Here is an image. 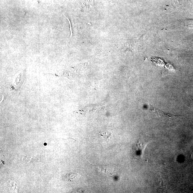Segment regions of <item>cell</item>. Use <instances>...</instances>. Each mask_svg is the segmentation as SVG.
<instances>
[{"label": "cell", "mask_w": 193, "mask_h": 193, "mask_svg": "<svg viewBox=\"0 0 193 193\" xmlns=\"http://www.w3.org/2000/svg\"><path fill=\"white\" fill-rule=\"evenodd\" d=\"M39 159L37 157H32L30 156H24L23 157L22 161L27 163H34L40 161Z\"/></svg>", "instance_id": "obj_4"}, {"label": "cell", "mask_w": 193, "mask_h": 193, "mask_svg": "<svg viewBox=\"0 0 193 193\" xmlns=\"http://www.w3.org/2000/svg\"><path fill=\"white\" fill-rule=\"evenodd\" d=\"M184 0H173V2L175 5L177 6L178 5H182Z\"/></svg>", "instance_id": "obj_5"}, {"label": "cell", "mask_w": 193, "mask_h": 193, "mask_svg": "<svg viewBox=\"0 0 193 193\" xmlns=\"http://www.w3.org/2000/svg\"><path fill=\"white\" fill-rule=\"evenodd\" d=\"M64 16L65 17V15H64ZM66 18L69 21V24H70V30H71V36H72V29H71V22H70V21L69 20V19L68 18H67V17H66Z\"/></svg>", "instance_id": "obj_6"}, {"label": "cell", "mask_w": 193, "mask_h": 193, "mask_svg": "<svg viewBox=\"0 0 193 193\" xmlns=\"http://www.w3.org/2000/svg\"><path fill=\"white\" fill-rule=\"evenodd\" d=\"M112 134L109 131H102L100 132V137L102 140L107 142L111 138Z\"/></svg>", "instance_id": "obj_3"}, {"label": "cell", "mask_w": 193, "mask_h": 193, "mask_svg": "<svg viewBox=\"0 0 193 193\" xmlns=\"http://www.w3.org/2000/svg\"><path fill=\"white\" fill-rule=\"evenodd\" d=\"M149 109L150 111L152 112L154 114L159 116L162 119H172L176 118L180 116L179 115H176L171 114V113L166 112L162 111L157 108L154 107L153 106L150 105H149Z\"/></svg>", "instance_id": "obj_1"}, {"label": "cell", "mask_w": 193, "mask_h": 193, "mask_svg": "<svg viewBox=\"0 0 193 193\" xmlns=\"http://www.w3.org/2000/svg\"><path fill=\"white\" fill-rule=\"evenodd\" d=\"M81 176L78 173H70L64 176L62 179L64 181L66 182H71L80 179Z\"/></svg>", "instance_id": "obj_2"}]
</instances>
